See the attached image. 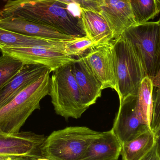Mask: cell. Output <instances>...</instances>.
Returning a JSON list of instances; mask_svg holds the SVG:
<instances>
[{
    "instance_id": "cell-19",
    "label": "cell",
    "mask_w": 160,
    "mask_h": 160,
    "mask_svg": "<svg viewBox=\"0 0 160 160\" xmlns=\"http://www.w3.org/2000/svg\"><path fill=\"white\" fill-rule=\"evenodd\" d=\"M54 40L27 36L0 28V48H34L49 45Z\"/></svg>"
},
{
    "instance_id": "cell-1",
    "label": "cell",
    "mask_w": 160,
    "mask_h": 160,
    "mask_svg": "<svg viewBox=\"0 0 160 160\" xmlns=\"http://www.w3.org/2000/svg\"><path fill=\"white\" fill-rule=\"evenodd\" d=\"M56 0H9L1 17L19 18L51 27L74 38L86 36L81 10Z\"/></svg>"
},
{
    "instance_id": "cell-18",
    "label": "cell",
    "mask_w": 160,
    "mask_h": 160,
    "mask_svg": "<svg viewBox=\"0 0 160 160\" xmlns=\"http://www.w3.org/2000/svg\"><path fill=\"white\" fill-rule=\"evenodd\" d=\"M152 80L146 76L141 83L136 100V111L139 118L151 128L154 99Z\"/></svg>"
},
{
    "instance_id": "cell-12",
    "label": "cell",
    "mask_w": 160,
    "mask_h": 160,
    "mask_svg": "<svg viewBox=\"0 0 160 160\" xmlns=\"http://www.w3.org/2000/svg\"><path fill=\"white\" fill-rule=\"evenodd\" d=\"M72 72L78 87L84 104L89 107L101 96V84L95 77L84 56L71 62Z\"/></svg>"
},
{
    "instance_id": "cell-8",
    "label": "cell",
    "mask_w": 160,
    "mask_h": 160,
    "mask_svg": "<svg viewBox=\"0 0 160 160\" xmlns=\"http://www.w3.org/2000/svg\"><path fill=\"white\" fill-rule=\"evenodd\" d=\"M46 138L32 132L9 134L0 129V156L44 158L41 147Z\"/></svg>"
},
{
    "instance_id": "cell-27",
    "label": "cell",
    "mask_w": 160,
    "mask_h": 160,
    "mask_svg": "<svg viewBox=\"0 0 160 160\" xmlns=\"http://www.w3.org/2000/svg\"><path fill=\"white\" fill-rule=\"evenodd\" d=\"M25 157H13V156H0V160H20L24 158Z\"/></svg>"
},
{
    "instance_id": "cell-9",
    "label": "cell",
    "mask_w": 160,
    "mask_h": 160,
    "mask_svg": "<svg viewBox=\"0 0 160 160\" xmlns=\"http://www.w3.org/2000/svg\"><path fill=\"white\" fill-rule=\"evenodd\" d=\"M137 95L127 97L120 102L112 130L121 144L149 130V126L141 121L136 111Z\"/></svg>"
},
{
    "instance_id": "cell-17",
    "label": "cell",
    "mask_w": 160,
    "mask_h": 160,
    "mask_svg": "<svg viewBox=\"0 0 160 160\" xmlns=\"http://www.w3.org/2000/svg\"><path fill=\"white\" fill-rule=\"evenodd\" d=\"M156 143L155 134L149 130L122 145L121 156L123 160H140Z\"/></svg>"
},
{
    "instance_id": "cell-3",
    "label": "cell",
    "mask_w": 160,
    "mask_h": 160,
    "mask_svg": "<svg viewBox=\"0 0 160 160\" xmlns=\"http://www.w3.org/2000/svg\"><path fill=\"white\" fill-rule=\"evenodd\" d=\"M101 132L86 127H69L53 131L42 145V157L49 160H80Z\"/></svg>"
},
{
    "instance_id": "cell-4",
    "label": "cell",
    "mask_w": 160,
    "mask_h": 160,
    "mask_svg": "<svg viewBox=\"0 0 160 160\" xmlns=\"http://www.w3.org/2000/svg\"><path fill=\"white\" fill-rule=\"evenodd\" d=\"M111 43L115 63L117 92L120 103L128 96L137 95L147 75L132 44L123 33Z\"/></svg>"
},
{
    "instance_id": "cell-26",
    "label": "cell",
    "mask_w": 160,
    "mask_h": 160,
    "mask_svg": "<svg viewBox=\"0 0 160 160\" xmlns=\"http://www.w3.org/2000/svg\"><path fill=\"white\" fill-rule=\"evenodd\" d=\"M155 134L156 144L157 145V151L160 159V126L154 132Z\"/></svg>"
},
{
    "instance_id": "cell-24",
    "label": "cell",
    "mask_w": 160,
    "mask_h": 160,
    "mask_svg": "<svg viewBox=\"0 0 160 160\" xmlns=\"http://www.w3.org/2000/svg\"><path fill=\"white\" fill-rule=\"evenodd\" d=\"M68 5H75L80 8L95 11L100 13L102 0H56Z\"/></svg>"
},
{
    "instance_id": "cell-20",
    "label": "cell",
    "mask_w": 160,
    "mask_h": 160,
    "mask_svg": "<svg viewBox=\"0 0 160 160\" xmlns=\"http://www.w3.org/2000/svg\"><path fill=\"white\" fill-rule=\"evenodd\" d=\"M137 25L154 19L160 12L156 0H129Z\"/></svg>"
},
{
    "instance_id": "cell-14",
    "label": "cell",
    "mask_w": 160,
    "mask_h": 160,
    "mask_svg": "<svg viewBox=\"0 0 160 160\" xmlns=\"http://www.w3.org/2000/svg\"><path fill=\"white\" fill-rule=\"evenodd\" d=\"M49 70L42 65L24 64L20 70L0 89V109Z\"/></svg>"
},
{
    "instance_id": "cell-21",
    "label": "cell",
    "mask_w": 160,
    "mask_h": 160,
    "mask_svg": "<svg viewBox=\"0 0 160 160\" xmlns=\"http://www.w3.org/2000/svg\"><path fill=\"white\" fill-rule=\"evenodd\" d=\"M158 22V50L157 54L154 76L152 78L154 87L157 88L154 99L153 114L151 123V129L155 131L160 126V19Z\"/></svg>"
},
{
    "instance_id": "cell-2",
    "label": "cell",
    "mask_w": 160,
    "mask_h": 160,
    "mask_svg": "<svg viewBox=\"0 0 160 160\" xmlns=\"http://www.w3.org/2000/svg\"><path fill=\"white\" fill-rule=\"evenodd\" d=\"M51 72L48 70L0 109L2 131L9 134L19 132L33 112L40 109V101L49 93Z\"/></svg>"
},
{
    "instance_id": "cell-6",
    "label": "cell",
    "mask_w": 160,
    "mask_h": 160,
    "mask_svg": "<svg viewBox=\"0 0 160 160\" xmlns=\"http://www.w3.org/2000/svg\"><path fill=\"white\" fill-rule=\"evenodd\" d=\"M67 40L55 39L49 45L34 48L0 49L2 53L10 55L24 64L42 65L52 72L75 60L66 54Z\"/></svg>"
},
{
    "instance_id": "cell-10",
    "label": "cell",
    "mask_w": 160,
    "mask_h": 160,
    "mask_svg": "<svg viewBox=\"0 0 160 160\" xmlns=\"http://www.w3.org/2000/svg\"><path fill=\"white\" fill-rule=\"evenodd\" d=\"M84 57L102 89L111 88L117 92L115 63L111 41L93 48Z\"/></svg>"
},
{
    "instance_id": "cell-22",
    "label": "cell",
    "mask_w": 160,
    "mask_h": 160,
    "mask_svg": "<svg viewBox=\"0 0 160 160\" xmlns=\"http://www.w3.org/2000/svg\"><path fill=\"white\" fill-rule=\"evenodd\" d=\"M104 44L106 43L89 38L86 36L69 39L66 41V54L76 59L85 55L93 48Z\"/></svg>"
},
{
    "instance_id": "cell-29",
    "label": "cell",
    "mask_w": 160,
    "mask_h": 160,
    "mask_svg": "<svg viewBox=\"0 0 160 160\" xmlns=\"http://www.w3.org/2000/svg\"><path fill=\"white\" fill-rule=\"evenodd\" d=\"M4 2H8V1H9V0H3Z\"/></svg>"
},
{
    "instance_id": "cell-7",
    "label": "cell",
    "mask_w": 160,
    "mask_h": 160,
    "mask_svg": "<svg viewBox=\"0 0 160 160\" xmlns=\"http://www.w3.org/2000/svg\"><path fill=\"white\" fill-rule=\"evenodd\" d=\"M140 58L147 76H154L158 50V22H146L128 28L123 32Z\"/></svg>"
},
{
    "instance_id": "cell-11",
    "label": "cell",
    "mask_w": 160,
    "mask_h": 160,
    "mask_svg": "<svg viewBox=\"0 0 160 160\" xmlns=\"http://www.w3.org/2000/svg\"><path fill=\"white\" fill-rule=\"evenodd\" d=\"M100 14L105 19L112 32L113 39L127 29L137 25L129 0H102Z\"/></svg>"
},
{
    "instance_id": "cell-25",
    "label": "cell",
    "mask_w": 160,
    "mask_h": 160,
    "mask_svg": "<svg viewBox=\"0 0 160 160\" xmlns=\"http://www.w3.org/2000/svg\"><path fill=\"white\" fill-rule=\"evenodd\" d=\"M140 160H160L156 143L152 149Z\"/></svg>"
},
{
    "instance_id": "cell-30",
    "label": "cell",
    "mask_w": 160,
    "mask_h": 160,
    "mask_svg": "<svg viewBox=\"0 0 160 160\" xmlns=\"http://www.w3.org/2000/svg\"><path fill=\"white\" fill-rule=\"evenodd\" d=\"M1 52V49H0V52Z\"/></svg>"
},
{
    "instance_id": "cell-5",
    "label": "cell",
    "mask_w": 160,
    "mask_h": 160,
    "mask_svg": "<svg viewBox=\"0 0 160 160\" xmlns=\"http://www.w3.org/2000/svg\"><path fill=\"white\" fill-rule=\"evenodd\" d=\"M71 63L52 71L48 95L56 114L67 119L80 118L88 108L83 102Z\"/></svg>"
},
{
    "instance_id": "cell-15",
    "label": "cell",
    "mask_w": 160,
    "mask_h": 160,
    "mask_svg": "<svg viewBox=\"0 0 160 160\" xmlns=\"http://www.w3.org/2000/svg\"><path fill=\"white\" fill-rule=\"evenodd\" d=\"M122 144L112 130L101 132L80 160H118Z\"/></svg>"
},
{
    "instance_id": "cell-23",
    "label": "cell",
    "mask_w": 160,
    "mask_h": 160,
    "mask_svg": "<svg viewBox=\"0 0 160 160\" xmlns=\"http://www.w3.org/2000/svg\"><path fill=\"white\" fill-rule=\"evenodd\" d=\"M2 54L0 56V89L20 70L24 64L10 55Z\"/></svg>"
},
{
    "instance_id": "cell-13",
    "label": "cell",
    "mask_w": 160,
    "mask_h": 160,
    "mask_svg": "<svg viewBox=\"0 0 160 160\" xmlns=\"http://www.w3.org/2000/svg\"><path fill=\"white\" fill-rule=\"evenodd\" d=\"M0 28L32 37L60 40L75 38L51 27L10 16H0Z\"/></svg>"
},
{
    "instance_id": "cell-28",
    "label": "cell",
    "mask_w": 160,
    "mask_h": 160,
    "mask_svg": "<svg viewBox=\"0 0 160 160\" xmlns=\"http://www.w3.org/2000/svg\"><path fill=\"white\" fill-rule=\"evenodd\" d=\"M157 2V4H158V7L160 11V0H156Z\"/></svg>"
},
{
    "instance_id": "cell-16",
    "label": "cell",
    "mask_w": 160,
    "mask_h": 160,
    "mask_svg": "<svg viewBox=\"0 0 160 160\" xmlns=\"http://www.w3.org/2000/svg\"><path fill=\"white\" fill-rule=\"evenodd\" d=\"M81 16L88 37L104 43L113 39L112 30L100 13L81 8Z\"/></svg>"
}]
</instances>
